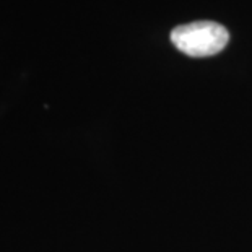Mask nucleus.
Segmentation results:
<instances>
[{"instance_id": "nucleus-1", "label": "nucleus", "mask_w": 252, "mask_h": 252, "mask_svg": "<svg viewBox=\"0 0 252 252\" xmlns=\"http://www.w3.org/2000/svg\"><path fill=\"white\" fill-rule=\"evenodd\" d=\"M228 41V30L215 21H194L171 31V42L189 57L215 56L226 47Z\"/></svg>"}]
</instances>
